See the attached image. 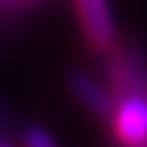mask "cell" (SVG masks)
<instances>
[{
  "instance_id": "obj_2",
  "label": "cell",
  "mask_w": 147,
  "mask_h": 147,
  "mask_svg": "<svg viewBox=\"0 0 147 147\" xmlns=\"http://www.w3.org/2000/svg\"><path fill=\"white\" fill-rule=\"evenodd\" d=\"M84 42L93 52L110 54L118 47V25L108 0H74Z\"/></svg>"
},
{
  "instance_id": "obj_5",
  "label": "cell",
  "mask_w": 147,
  "mask_h": 147,
  "mask_svg": "<svg viewBox=\"0 0 147 147\" xmlns=\"http://www.w3.org/2000/svg\"><path fill=\"white\" fill-rule=\"evenodd\" d=\"M20 142L22 147H59L54 135L42 125H25L20 130Z\"/></svg>"
},
{
  "instance_id": "obj_1",
  "label": "cell",
  "mask_w": 147,
  "mask_h": 147,
  "mask_svg": "<svg viewBox=\"0 0 147 147\" xmlns=\"http://www.w3.org/2000/svg\"><path fill=\"white\" fill-rule=\"evenodd\" d=\"M108 88L118 98L147 96V61L137 44H118L108 54Z\"/></svg>"
},
{
  "instance_id": "obj_7",
  "label": "cell",
  "mask_w": 147,
  "mask_h": 147,
  "mask_svg": "<svg viewBox=\"0 0 147 147\" xmlns=\"http://www.w3.org/2000/svg\"><path fill=\"white\" fill-rule=\"evenodd\" d=\"M142 147H147V145H142Z\"/></svg>"
},
{
  "instance_id": "obj_4",
  "label": "cell",
  "mask_w": 147,
  "mask_h": 147,
  "mask_svg": "<svg viewBox=\"0 0 147 147\" xmlns=\"http://www.w3.org/2000/svg\"><path fill=\"white\" fill-rule=\"evenodd\" d=\"M66 86L71 91V96L93 118H98L100 123H110L113 110H115V96L110 93V88L103 81H98L96 76H91L86 71H71L66 76Z\"/></svg>"
},
{
  "instance_id": "obj_3",
  "label": "cell",
  "mask_w": 147,
  "mask_h": 147,
  "mask_svg": "<svg viewBox=\"0 0 147 147\" xmlns=\"http://www.w3.org/2000/svg\"><path fill=\"white\" fill-rule=\"evenodd\" d=\"M110 137L118 147L147 145V96H123L110 118Z\"/></svg>"
},
{
  "instance_id": "obj_6",
  "label": "cell",
  "mask_w": 147,
  "mask_h": 147,
  "mask_svg": "<svg viewBox=\"0 0 147 147\" xmlns=\"http://www.w3.org/2000/svg\"><path fill=\"white\" fill-rule=\"evenodd\" d=\"M0 147H10V145H5V142H0Z\"/></svg>"
}]
</instances>
